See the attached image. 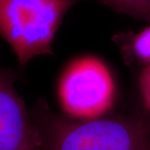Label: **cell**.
<instances>
[{
  "label": "cell",
  "instance_id": "1",
  "mask_svg": "<svg viewBox=\"0 0 150 150\" xmlns=\"http://www.w3.org/2000/svg\"><path fill=\"white\" fill-rule=\"evenodd\" d=\"M29 111L41 150H150V126L138 110L76 118L54 112L38 98Z\"/></svg>",
  "mask_w": 150,
  "mask_h": 150
},
{
  "label": "cell",
  "instance_id": "2",
  "mask_svg": "<svg viewBox=\"0 0 150 150\" xmlns=\"http://www.w3.org/2000/svg\"><path fill=\"white\" fill-rule=\"evenodd\" d=\"M79 0H0V37L16 54L19 71L30 60L53 54L65 14Z\"/></svg>",
  "mask_w": 150,
  "mask_h": 150
},
{
  "label": "cell",
  "instance_id": "3",
  "mask_svg": "<svg viewBox=\"0 0 150 150\" xmlns=\"http://www.w3.org/2000/svg\"><path fill=\"white\" fill-rule=\"evenodd\" d=\"M114 83L106 65L85 57L68 66L59 86L65 114L76 118H94L105 114L114 99Z\"/></svg>",
  "mask_w": 150,
  "mask_h": 150
},
{
  "label": "cell",
  "instance_id": "4",
  "mask_svg": "<svg viewBox=\"0 0 150 150\" xmlns=\"http://www.w3.org/2000/svg\"><path fill=\"white\" fill-rule=\"evenodd\" d=\"M14 82L13 71L0 67V150H41L30 111Z\"/></svg>",
  "mask_w": 150,
  "mask_h": 150
},
{
  "label": "cell",
  "instance_id": "5",
  "mask_svg": "<svg viewBox=\"0 0 150 150\" xmlns=\"http://www.w3.org/2000/svg\"><path fill=\"white\" fill-rule=\"evenodd\" d=\"M114 40L128 64H136L142 69L150 65V23L135 33H119Z\"/></svg>",
  "mask_w": 150,
  "mask_h": 150
},
{
  "label": "cell",
  "instance_id": "6",
  "mask_svg": "<svg viewBox=\"0 0 150 150\" xmlns=\"http://www.w3.org/2000/svg\"><path fill=\"white\" fill-rule=\"evenodd\" d=\"M135 19L150 23V0H97Z\"/></svg>",
  "mask_w": 150,
  "mask_h": 150
},
{
  "label": "cell",
  "instance_id": "7",
  "mask_svg": "<svg viewBox=\"0 0 150 150\" xmlns=\"http://www.w3.org/2000/svg\"><path fill=\"white\" fill-rule=\"evenodd\" d=\"M141 108L150 107V65L142 69L139 79Z\"/></svg>",
  "mask_w": 150,
  "mask_h": 150
},
{
  "label": "cell",
  "instance_id": "8",
  "mask_svg": "<svg viewBox=\"0 0 150 150\" xmlns=\"http://www.w3.org/2000/svg\"><path fill=\"white\" fill-rule=\"evenodd\" d=\"M138 111L144 117V118L147 120V122L150 126V107L145 108H140L139 110H138Z\"/></svg>",
  "mask_w": 150,
  "mask_h": 150
}]
</instances>
